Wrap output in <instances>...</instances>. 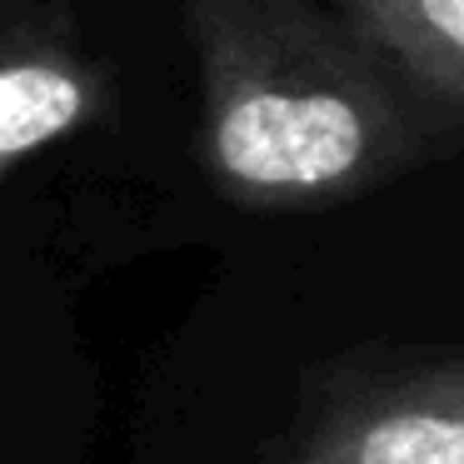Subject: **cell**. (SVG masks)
Returning <instances> with one entry per match:
<instances>
[{"label":"cell","instance_id":"1","mask_svg":"<svg viewBox=\"0 0 464 464\" xmlns=\"http://www.w3.org/2000/svg\"><path fill=\"white\" fill-rule=\"evenodd\" d=\"M364 115L330 91H255L215 125V155L250 185H330L364 155Z\"/></svg>","mask_w":464,"mask_h":464},{"label":"cell","instance_id":"4","mask_svg":"<svg viewBox=\"0 0 464 464\" xmlns=\"http://www.w3.org/2000/svg\"><path fill=\"white\" fill-rule=\"evenodd\" d=\"M410 11L440 51L464 55V0H410Z\"/></svg>","mask_w":464,"mask_h":464},{"label":"cell","instance_id":"2","mask_svg":"<svg viewBox=\"0 0 464 464\" xmlns=\"http://www.w3.org/2000/svg\"><path fill=\"white\" fill-rule=\"evenodd\" d=\"M81 115V85L51 65L0 71V155L31 150Z\"/></svg>","mask_w":464,"mask_h":464},{"label":"cell","instance_id":"3","mask_svg":"<svg viewBox=\"0 0 464 464\" xmlns=\"http://www.w3.org/2000/svg\"><path fill=\"white\" fill-rule=\"evenodd\" d=\"M350 464H464V414L394 410L354 440Z\"/></svg>","mask_w":464,"mask_h":464}]
</instances>
